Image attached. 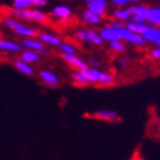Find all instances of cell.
<instances>
[{
    "mask_svg": "<svg viewBox=\"0 0 160 160\" xmlns=\"http://www.w3.org/2000/svg\"><path fill=\"white\" fill-rule=\"evenodd\" d=\"M12 7L14 9H18V11H23V9H28V8H31V0H13Z\"/></svg>",
    "mask_w": 160,
    "mask_h": 160,
    "instance_id": "obj_26",
    "label": "cell"
},
{
    "mask_svg": "<svg viewBox=\"0 0 160 160\" xmlns=\"http://www.w3.org/2000/svg\"><path fill=\"white\" fill-rule=\"evenodd\" d=\"M0 20H2V17H0Z\"/></svg>",
    "mask_w": 160,
    "mask_h": 160,
    "instance_id": "obj_35",
    "label": "cell"
},
{
    "mask_svg": "<svg viewBox=\"0 0 160 160\" xmlns=\"http://www.w3.org/2000/svg\"><path fill=\"white\" fill-rule=\"evenodd\" d=\"M107 25L111 26V28H121V26H124V22L117 21V20H112V21H109L107 23Z\"/></svg>",
    "mask_w": 160,
    "mask_h": 160,
    "instance_id": "obj_31",
    "label": "cell"
},
{
    "mask_svg": "<svg viewBox=\"0 0 160 160\" xmlns=\"http://www.w3.org/2000/svg\"><path fill=\"white\" fill-rule=\"evenodd\" d=\"M124 26L128 29L133 31V33H138V34H142L143 31H145L147 29V23L146 22H133V21H126L124 22Z\"/></svg>",
    "mask_w": 160,
    "mask_h": 160,
    "instance_id": "obj_22",
    "label": "cell"
},
{
    "mask_svg": "<svg viewBox=\"0 0 160 160\" xmlns=\"http://www.w3.org/2000/svg\"><path fill=\"white\" fill-rule=\"evenodd\" d=\"M72 81H73V83L76 86H79V87H86L90 85L89 81L86 79V77L78 69H74V72L72 73Z\"/></svg>",
    "mask_w": 160,
    "mask_h": 160,
    "instance_id": "obj_23",
    "label": "cell"
},
{
    "mask_svg": "<svg viewBox=\"0 0 160 160\" xmlns=\"http://www.w3.org/2000/svg\"><path fill=\"white\" fill-rule=\"evenodd\" d=\"M82 20L86 23H89V25H99V23H102V21H103V17L90 12L89 9H86L82 12Z\"/></svg>",
    "mask_w": 160,
    "mask_h": 160,
    "instance_id": "obj_21",
    "label": "cell"
},
{
    "mask_svg": "<svg viewBox=\"0 0 160 160\" xmlns=\"http://www.w3.org/2000/svg\"><path fill=\"white\" fill-rule=\"evenodd\" d=\"M74 38L81 43H89L91 46H102L103 39L99 31L92 29H79L74 33Z\"/></svg>",
    "mask_w": 160,
    "mask_h": 160,
    "instance_id": "obj_3",
    "label": "cell"
},
{
    "mask_svg": "<svg viewBox=\"0 0 160 160\" xmlns=\"http://www.w3.org/2000/svg\"><path fill=\"white\" fill-rule=\"evenodd\" d=\"M51 16L62 23H68L72 21V17H73V11H72L70 7H68L65 4H60V5H56L52 8Z\"/></svg>",
    "mask_w": 160,
    "mask_h": 160,
    "instance_id": "obj_5",
    "label": "cell"
},
{
    "mask_svg": "<svg viewBox=\"0 0 160 160\" xmlns=\"http://www.w3.org/2000/svg\"><path fill=\"white\" fill-rule=\"evenodd\" d=\"M48 4V0H31V5L34 8H43Z\"/></svg>",
    "mask_w": 160,
    "mask_h": 160,
    "instance_id": "obj_28",
    "label": "cell"
},
{
    "mask_svg": "<svg viewBox=\"0 0 160 160\" xmlns=\"http://www.w3.org/2000/svg\"><path fill=\"white\" fill-rule=\"evenodd\" d=\"M92 117L97 120H102V121H107V122H116L120 121V115L116 111L112 109H100L92 113Z\"/></svg>",
    "mask_w": 160,
    "mask_h": 160,
    "instance_id": "obj_12",
    "label": "cell"
},
{
    "mask_svg": "<svg viewBox=\"0 0 160 160\" xmlns=\"http://www.w3.org/2000/svg\"><path fill=\"white\" fill-rule=\"evenodd\" d=\"M61 58L70 68H73V69H85V68L89 67V64H87L83 59L79 58V56H77L76 53H61Z\"/></svg>",
    "mask_w": 160,
    "mask_h": 160,
    "instance_id": "obj_10",
    "label": "cell"
},
{
    "mask_svg": "<svg viewBox=\"0 0 160 160\" xmlns=\"http://www.w3.org/2000/svg\"><path fill=\"white\" fill-rule=\"evenodd\" d=\"M89 62L91 64L92 67H95V68L99 67V59H98V58H90V59H89Z\"/></svg>",
    "mask_w": 160,
    "mask_h": 160,
    "instance_id": "obj_32",
    "label": "cell"
},
{
    "mask_svg": "<svg viewBox=\"0 0 160 160\" xmlns=\"http://www.w3.org/2000/svg\"><path fill=\"white\" fill-rule=\"evenodd\" d=\"M141 0H129V3H139Z\"/></svg>",
    "mask_w": 160,
    "mask_h": 160,
    "instance_id": "obj_34",
    "label": "cell"
},
{
    "mask_svg": "<svg viewBox=\"0 0 160 160\" xmlns=\"http://www.w3.org/2000/svg\"><path fill=\"white\" fill-rule=\"evenodd\" d=\"M130 11V20L133 22H146V14L148 11V5L146 4H138L135 3V5L128 7Z\"/></svg>",
    "mask_w": 160,
    "mask_h": 160,
    "instance_id": "obj_6",
    "label": "cell"
},
{
    "mask_svg": "<svg viewBox=\"0 0 160 160\" xmlns=\"http://www.w3.org/2000/svg\"><path fill=\"white\" fill-rule=\"evenodd\" d=\"M37 38L43 44H48V46H53V47H58L62 42L60 37L55 35V34H51V33H38Z\"/></svg>",
    "mask_w": 160,
    "mask_h": 160,
    "instance_id": "obj_16",
    "label": "cell"
},
{
    "mask_svg": "<svg viewBox=\"0 0 160 160\" xmlns=\"http://www.w3.org/2000/svg\"><path fill=\"white\" fill-rule=\"evenodd\" d=\"M61 53H77V47L69 42H61L59 46Z\"/></svg>",
    "mask_w": 160,
    "mask_h": 160,
    "instance_id": "obj_25",
    "label": "cell"
},
{
    "mask_svg": "<svg viewBox=\"0 0 160 160\" xmlns=\"http://www.w3.org/2000/svg\"><path fill=\"white\" fill-rule=\"evenodd\" d=\"M112 18L121 21V22H126L130 20V11L128 7H117L116 9L112 12Z\"/></svg>",
    "mask_w": 160,
    "mask_h": 160,
    "instance_id": "obj_18",
    "label": "cell"
},
{
    "mask_svg": "<svg viewBox=\"0 0 160 160\" xmlns=\"http://www.w3.org/2000/svg\"><path fill=\"white\" fill-rule=\"evenodd\" d=\"M108 3V0H86V9L103 17L104 14H107Z\"/></svg>",
    "mask_w": 160,
    "mask_h": 160,
    "instance_id": "obj_7",
    "label": "cell"
},
{
    "mask_svg": "<svg viewBox=\"0 0 160 160\" xmlns=\"http://www.w3.org/2000/svg\"><path fill=\"white\" fill-rule=\"evenodd\" d=\"M9 14L12 17L17 18L20 21H29V22H37V23H46L48 22V16L42 12L39 8H28V9L18 11V9H11Z\"/></svg>",
    "mask_w": 160,
    "mask_h": 160,
    "instance_id": "obj_1",
    "label": "cell"
},
{
    "mask_svg": "<svg viewBox=\"0 0 160 160\" xmlns=\"http://www.w3.org/2000/svg\"><path fill=\"white\" fill-rule=\"evenodd\" d=\"M146 23L150 26L160 25V8L159 7H148L146 14Z\"/></svg>",
    "mask_w": 160,
    "mask_h": 160,
    "instance_id": "obj_15",
    "label": "cell"
},
{
    "mask_svg": "<svg viewBox=\"0 0 160 160\" xmlns=\"http://www.w3.org/2000/svg\"><path fill=\"white\" fill-rule=\"evenodd\" d=\"M39 78L41 81L48 87H56L60 85V77L50 69H42L39 72Z\"/></svg>",
    "mask_w": 160,
    "mask_h": 160,
    "instance_id": "obj_8",
    "label": "cell"
},
{
    "mask_svg": "<svg viewBox=\"0 0 160 160\" xmlns=\"http://www.w3.org/2000/svg\"><path fill=\"white\" fill-rule=\"evenodd\" d=\"M13 67L17 69L21 74H23V76H28V77H33V76H34V68L31 67V64L22 61L21 59L14 60Z\"/></svg>",
    "mask_w": 160,
    "mask_h": 160,
    "instance_id": "obj_17",
    "label": "cell"
},
{
    "mask_svg": "<svg viewBox=\"0 0 160 160\" xmlns=\"http://www.w3.org/2000/svg\"><path fill=\"white\" fill-rule=\"evenodd\" d=\"M100 86H104V87H108V86H113L115 85V77L112 76L111 73H107V72H104L102 76V79L99 82Z\"/></svg>",
    "mask_w": 160,
    "mask_h": 160,
    "instance_id": "obj_27",
    "label": "cell"
},
{
    "mask_svg": "<svg viewBox=\"0 0 160 160\" xmlns=\"http://www.w3.org/2000/svg\"><path fill=\"white\" fill-rule=\"evenodd\" d=\"M108 44H109V48L117 53H122L126 50V46L122 41H111V42H108Z\"/></svg>",
    "mask_w": 160,
    "mask_h": 160,
    "instance_id": "obj_24",
    "label": "cell"
},
{
    "mask_svg": "<svg viewBox=\"0 0 160 160\" xmlns=\"http://www.w3.org/2000/svg\"><path fill=\"white\" fill-rule=\"evenodd\" d=\"M124 41H126V43L133 44L135 47H142V46L146 44V42H145V39H143L142 34L133 33V31H130V30H129V33H128V35L125 37Z\"/></svg>",
    "mask_w": 160,
    "mask_h": 160,
    "instance_id": "obj_20",
    "label": "cell"
},
{
    "mask_svg": "<svg viewBox=\"0 0 160 160\" xmlns=\"http://www.w3.org/2000/svg\"><path fill=\"white\" fill-rule=\"evenodd\" d=\"M22 46L18 42L9 41V39H3L0 38V52H9V53H16L21 52Z\"/></svg>",
    "mask_w": 160,
    "mask_h": 160,
    "instance_id": "obj_14",
    "label": "cell"
},
{
    "mask_svg": "<svg viewBox=\"0 0 160 160\" xmlns=\"http://www.w3.org/2000/svg\"><path fill=\"white\" fill-rule=\"evenodd\" d=\"M108 2H111L116 7H128L129 4V0H108Z\"/></svg>",
    "mask_w": 160,
    "mask_h": 160,
    "instance_id": "obj_30",
    "label": "cell"
},
{
    "mask_svg": "<svg viewBox=\"0 0 160 160\" xmlns=\"http://www.w3.org/2000/svg\"><path fill=\"white\" fill-rule=\"evenodd\" d=\"M4 26L11 29L14 34H17L22 38H30V37H37L38 35V30L35 28H31V26H28L26 23L21 22L20 20L14 18V17H8V18H4Z\"/></svg>",
    "mask_w": 160,
    "mask_h": 160,
    "instance_id": "obj_2",
    "label": "cell"
},
{
    "mask_svg": "<svg viewBox=\"0 0 160 160\" xmlns=\"http://www.w3.org/2000/svg\"><path fill=\"white\" fill-rule=\"evenodd\" d=\"M129 33L125 26L121 28H111V26H104L99 30V34L103 39V42H111V41H124L125 37Z\"/></svg>",
    "mask_w": 160,
    "mask_h": 160,
    "instance_id": "obj_4",
    "label": "cell"
},
{
    "mask_svg": "<svg viewBox=\"0 0 160 160\" xmlns=\"http://www.w3.org/2000/svg\"><path fill=\"white\" fill-rule=\"evenodd\" d=\"M22 51V50H21ZM20 59L25 62H29V64H35V62H39L41 60V53L37 52V51H33V50H25L22 51L21 55H20Z\"/></svg>",
    "mask_w": 160,
    "mask_h": 160,
    "instance_id": "obj_19",
    "label": "cell"
},
{
    "mask_svg": "<svg viewBox=\"0 0 160 160\" xmlns=\"http://www.w3.org/2000/svg\"><path fill=\"white\" fill-rule=\"evenodd\" d=\"M21 46L25 47L28 50H33V51H37L39 53L44 55L46 53V50H44V44L39 41L38 38L35 37H30V38H23L21 41Z\"/></svg>",
    "mask_w": 160,
    "mask_h": 160,
    "instance_id": "obj_13",
    "label": "cell"
},
{
    "mask_svg": "<svg viewBox=\"0 0 160 160\" xmlns=\"http://www.w3.org/2000/svg\"><path fill=\"white\" fill-rule=\"evenodd\" d=\"M150 58L152 60H155V61H158L160 59V48H159V46H156L155 48L150 52Z\"/></svg>",
    "mask_w": 160,
    "mask_h": 160,
    "instance_id": "obj_29",
    "label": "cell"
},
{
    "mask_svg": "<svg viewBox=\"0 0 160 160\" xmlns=\"http://www.w3.org/2000/svg\"><path fill=\"white\" fill-rule=\"evenodd\" d=\"M142 37L146 43H154L155 46L160 44V29L159 26H147V29L142 33Z\"/></svg>",
    "mask_w": 160,
    "mask_h": 160,
    "instance_id": "obj_11",
    "label": "cell"
},
{
    "mask_svg": "<svg viewBox=\"0 0 160 160\" xmlns=\"http://www.w3.org/2000/svg\"><path fill=\"white\" fill-rule=\"evenodd\" d=\"M118 61H120V67H122V68H125V67L128 65V61H126L125 59H120Z\"/></svg>",
    "mask_w": 160,
    "mask_h": 160,
    "instance_id": "obj_33",
    "label": "cell"
},
{
    "mask_svg": "<svg viewBox=\"0 0 160 160\" xmlns=\"http://www.w3.org/2000/svg\"><path fill=\"white\" fill-rule=\"evenodd\" d=\"M78 70L86 77V79L89 81L90 85H99L100 79H102V76H103V73H104L103 70L95 68V67H92V68L87 67L85 69H78Z\"/></svg>",
    "mask_w": 160,
    "mask_h": 160,
    "instance_id": "obj_9",
    "label": "cell"
}]
</instances>
